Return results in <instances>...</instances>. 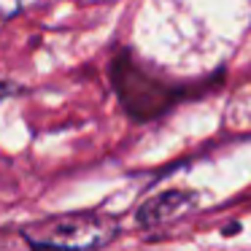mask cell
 Returning <instances> with one entry per match:
<instances>
[{
	"label": "cell",
	"mask_w": 251,
	"mask_h": 251,
	"mask_svg": "<svg viewBox=\"0 0 251 251\" xmlns=\"http://www.w3.org/2000/svg\"><path fill=\"white\" fill-rule=\"evenodd\" d=\"M111 84L119 98L125 114L132 122H151L168 114L176 103L186 95L181 84L165 81L162 76L151 73L135 54L127 49L116 51L111 60Z\"/></svg>",
	"instance_id": "1"
},
{
	"label": "cell",
	"mask_w": 251,
	"mask_h": 251,
	"mask_svg": "<svg viewBox=\"0 0 251 251\" xmlns=\"http://www.w3.org/2000/svg\"><path fill=\"white\" fill-rule=\"evenodd\" d=\"M25 238L46 251H100L119 238V222L103 211L51 213L22 227Z\"/></svg>",
	"instance_id": "2"
},
{
	"label": "cell",
	"mask_w": 251,
	"mask_h": 251,
	"mask_svg": "<svg viewBox=\"0 0 251 251\" xmlns=\"http://www.w3.org/2000/svg\"><path fill=\"white\" fill-rule=\"evenodd\" d=\"M197 205V195L189 189H168L159 192V195L149 197L146 202H141L135 211V222L143 229H154L170 224L176 219H181L184 213H189Z\"/></svg>",
	"instance_id": "3"
},
{
	"label": "cell",
	"mask_w": 251,
	"mask_h": 251,
	"mask_svg": "<svg viewBox=\"0 0 251 251\" xmlns=\"http://www.w3.org/2000/svg\"><path fill=\"white\" fill-rule=\"evenodd\" d=\"M0 251H46L25 238L22 229H0Z\"/></svg>",
	"instance_id": "4"
},
{
	"label": "cell",
	"mask_w": 251,
	"mask_h": 251,
	"mask_svg": "<svg viewBox=\"0 0 251 251\" xmlns=\"http://www.w3.org/2000/svg\"><path fill=\"white\" fill-rule=\"evenodd\" d=\"M22 11V0H0V19H14Z\"/></svg>",
	"instance_id": "5"
},
{
	"label": "cell",
	"mask_w": 251,
	"mask_h": 251,
	"mask_svg": "<svg viewBox=\"0 0 251 251\" xmlns=\"http://www.w3.org/2000/svg\"><path fill=\"white\" fill-rule=\"evenodd\" d=\"M22 92V87H19L17 81H11V78H0V103L3 100H11L14 95Z\"/></svg>",
	"instance_id": "6"
}]
</instances>
